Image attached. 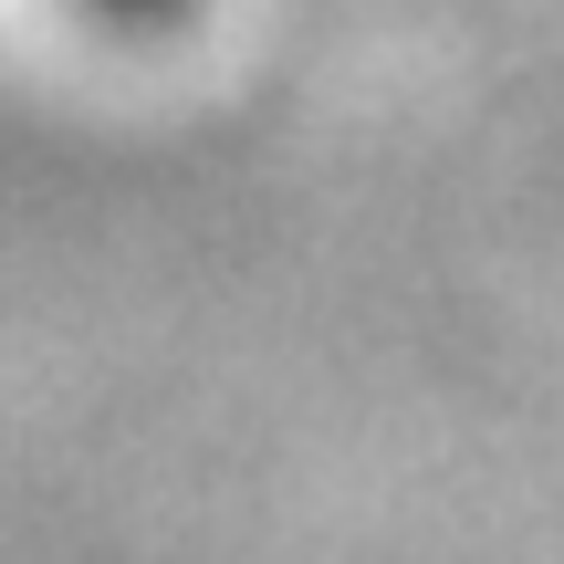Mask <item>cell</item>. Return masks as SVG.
I'll return each mask as SVG.
<instances>
[{
  "label": "cell",
  "mask_w": 564,
  "mask_h": 564,
  "mask_svg": "<svg viewBox=\"0 0 564 564\" xmlns=\"http://www.w3.org/2000/svg\"><path fill=\"white\" fill-rule=\"evenodd\" d=\"M95 11H105V21H178L188 0H95Z\"/></svg>",
  "instance_id": "1"
}]
</instances>
